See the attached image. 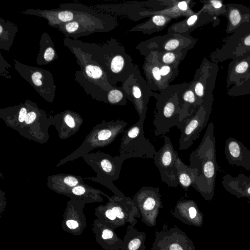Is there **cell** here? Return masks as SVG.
<instances>
[{
  "instance_id": "1",
  "label": "cell",
  "mask_w": 250,
  "mask_h": 250,
  "mask_svg": "<svg viewBox=\"0 0 250 250\" xmlns=\"http://www.w3.org/2000/svg\"><path fill=\"white\" fill-rule=\"evenodd\" d=\"M63 40L89 54L105 72L109 83L113 86L119 82L123 83L133 71L134 64L131 57L113 37L100 44L85 42L67 37Z\"/></svg>"
},
{
  "instance_id": "2",
  "label": "cell",
  "mask_w": 250,
  "mask_h": 250,
  "mask_svg": "<svg viewBox=\"0 0 250 250\" xmlns=\"http://www.w3.org/2000/svg\"><path fill=\"white\" fill-rule=\"evenodd\" d=\"M24 14L43 18L53 27L61 23L75 21L93 28L98 32H107L116 25L115 18L101 13L92 7L80 3L61 4L55 9H28Z\"/></svg>"
},
{
  "instance_id": "3",
  "label": "cell",
  "mask_w": 250,
  "mask_h": 250,
  "mask_svg": "<svg viewBox=\"0 0 250 250\" xmlns=\"http://www.w3.org/2000/svg\"><path fill=\"white\" fill-rule=\"evenodd\" d=\"M214 129V124L209 123L199 145L190 155L188 166L196 168L198 172L197 181L192 187L207 200H211L214 196L218 169Z\"/></svg>"
},
{
  "instance_id": "4",
  "label": "cell",
  "mask_w": 250,
  "mask_h": 250,
  "mask_svg": "<svg viewBox=\"0 0 250 250\" xmlns=\"http://www.w3.org/2000/svg\"><path fill=\"white\" fill-rule=\"evenodd\" d=\"M63 44L74 55L81 69L75 72V81L88 94L107 102V93L113 86L109 83L102 68L79 48L64 40Z\"/></svg>"
},
{
  "instance_id": "5",
  "label": "cell",
  "mask_w": 250,
  "mask_h": 250,
  "mask_svg": "<svg viewBox=\"0 0 250 250\" xmlns=\"http://www.w3.org/2000/svg\"><path fill=\"white\" fill-rule=\"evenodd\" d=\"M182 85L183 83L169 85L155 97L157 100L156 110L153 124L156 136L164 137L174 126L180 130L183 128L184 124L180 121Z\"/></svg>"
},
{
  "instance_id": "6",
  "label": "cell",
  "mask_w": 250,
  "mask_h": 250,
  "mask_svg": "<svg viewBox=\"0 0 250 250\" xmlns=\"http://www.w3.org/2000/svg\"><path fill=\"white\" fill-rule=\"evenodd\" d=\"M144 123L138 120L124 131L119 156L124 160L130 158H154L157 151L144 136Z\"/></svg>"
},
{
  "instance_id": "7",
  "label": "cell",
  "mask_w": 250,
  "mask_h": 250,
  "mask_svg": "<svg viewBox=\"0 0 250 250\" xmlns=\"http://www.w3.org/2000/svg\"><path fill=\"white\" fill-rule=\"evenodd\" d=\"M197 40L190 35L167 32L166 35L141 42L136 48L142 55L146 56L152 51L158 53L188 51L194 46Z\"/></svg>"
},
{
  "instance_id": "8",
  "label": "cell",
  "mask_w": 250,
  "mask_h": 250,
  "mask_svg": "<svg viewBox=\"0 0 250 250\" xmlns=\"http://www.w3.org/2000/svg\"><path fill=\"white\" fill-rule=\"evenodd\" d=\"M121 86L127 99L133 104L139 115V121L144 122L149 99L152 96L155 97L157 93L149 88L137 65L134 64L132 74Z\"/></svg>"
},
{
  "instance_id": "9",
  "label": "cell",
  "mask_w": 250,
  "mask_h": 250,
  "mask_svg": "<svg viewBox=\"0 0 250 250\" xmlns=\"http://www.w3.org/2000/svg\"><path fill=\"white\" fill-rule=\"evenodd\" d=\"M213 98L204 102L197 110L184 120L179 139V149L190 147L207 125L212 111Z\"/></svg>"
},
{
  "instance_id": "10",
  "label": "cell",
  "mask_w": 250,
  "mask_h": 250,
  "mask_svg": "<svg viewBox=\"0 0 250 250\" xmlns=\"http://www.w3.org/2000/svg\"><path fill=\"white\" fill-rule=\"evenodd\" d=\"M14 62L16 70L39 95L46 100H53L56 87L52 74L49 71L26 65L16 59H14Z\"/></svg>"
},
{
  "instance_id": "11",
  "label": "cell",
  "mask_w": 250,
  "mask_h": 250,
  "mask_svg": "<svg viewBox=\"0 0 250 250\" xmlns=\"http://www.w3.org/2000/svg\"><path fill=\"white\" fill-rule=\"evenodd\" d=\"M250 51V21L237 29L211 55L212 62L233 59Z\"/></svg>"
},
{
  "instance_id": "12",
  "label": "cell",
  "mask_w": 250,
  "mask_h": 250,
  "mask_svg": "<svg viewBox=\"0 0 250 250\" xmlns=\"http://www.w3.org/2000/svg\"><path fill=\"white\" fill-rule=\"evenodd\" d=\"M218 70L216 63L204 58L196 70L193 79L189 82L200 104L213 98L212 91Z\"/></svg>"
},
{
  "instance_id": "13",
  "label": "cell",
  "mask_w": 250,
  "mask_h": 250,
  "mask_svg": "<svg viewBox=\"0 0 250 250\" xmlns=\"http://www.w3.org/2000/svg\"><path fill=\"white\" fill-rule=\"evenodd\" d=\"M164 145L157 151L153 159L163 182L168 186L176 188L179 185L176 162L178 156L170 138L164 136Z\"/></svg>"
},
{
  "instance_id": "14",
  "label": "cell",
  "mask_w": 250,
  "mask_h": 250,
  "mask_svg": "<svg viewBox=\"0 0 250 250\" xmlns=\"http://www.w3.org/2000/svg\"><path fill=\"white\" fill-rule=\"evenodd\" d=\"M225 154L229 164L250 171V150L243 143L231 137L225 142Z\"/></svg>"
},
{
  "instance_id": "15",
  "label": "cell",
  "mask_w": 250,
  "mask_h": 250,
  "mask_svg": "<svg viewBox=\"0 0 250 250\" xmlns=\"http://www.w3.org/2000/svg\"><path fill=\"white\" fill-rule=\"evenodd\" d=\"M146 81L152 91L160 92L167 87L164 83L160 73V62L154 51L145 57L143 65Z\"/></svg>"
},
{
  "instance_id": "16",
  "label": "cell",
  "mask_w": 250,
  "mask_h": 250,
  "mask_svg": "<svg viewBox=\"0 0 250 250\" xmlns=\"http://www.w3.org/2000/svg\"><path fill=\"white\" fill-rule=\"evenodd\" d=\"M213 21H215L213 17L202 8L187 19L172 24L167 31L190 35L191 32L198 28Z\"/></svg>"
},
{
  "instance_id": "17",
  "label": "cell",
  "mask_w": 250,
  "mask_h": 250,
  "mask_svg": "<svg viewBox=\"0 0 250 250\" xmlns=\"http://www.w3.org/2000/svg\"><path fill=\"white\" fill-rule=\"evenodd\" d=\"M222 184L225 190L236 197L250 200V177L243 173L233 177L226 173L222 178Z\"/></svg>"
},
{
  "instance_id": "18",
  "label": "cell",
  "mask_w": 250,
  "mask_h": 250,
  "mask_svg": "<svg viewBox=\"0 0 250 250\" xmlns=\"http://www.w3.org/2000/svg\"><path fill=\"white\" fill-rule=\"evenodd\" d=\"M250 71V51L233 59L229 64L227 79V87L241 83Z\"/></svg>"
},
{
  "instance_id": "19",
  "label": "cell",
  "mask_w": 250,
  "mask_h": 250,
  "mask_svg": "<svg viewBox=\"0 0 250 250\" xmlns=\"http://www.w3.org/2000/svg\"><path fill=\"white\" fill-rule=\"evenodd\" d=\"M227 34L233 33L242 25L250 21V9L240 4H226Z\"/></svg>"
},
{
  "instance_id": "20",
  "label": "cell",
  "mask_w": 250,
  "mask_h": 250,
  "mask_svg": "<svg viewBox=\"0 0 250 250\" xmlns=\"http://www.w3.org/2000/svg\"><path fill=\"white\" fill-rule=\"evenodd\" d=\"M180 121L184 125L183 120L195 112L201 105L198 102L189 83H183L180 92Z\"/></svg>"
},
{
  "instance_id": "21",
  "label": "cell",
  "mask_w": 250,
  "mask_h": 250,
  "mask_svg": "<svg viewBox=\"0 0 250 250\" xmlns=\"http://www.w3.org/2000/svg\"><path fill=\"white\" fill-rule=\"evenodd\" d=\"M36 62L38 65H46L58 59V56L51 37L46 32L42 34Z\"/></svg>"
},
{
  "instance_id": "22",
  "label": "cell",
  "mask_w": 250,
  "mask_h": 250,
  "mask_svg": "<svg viewBox=\"0 0 250 250\" xmlns=\"http://www.w3.org/2000/svg\"><path fill=\"white\" fill-rule=\"evenodd\" d=\"M172 19L169 16L162 14L153 15L149 20L136 25L130 31H139L150 35L164 29Z\"/></svg>"
},
{
  "instance_id": "23",
  "label": "cell",
  "mask_w": 250,
  "mask_h": 250,
  "mask_svg": "<svg viewBox=\"0 0 250 250\" xmlns=\"http://www.w3.org/2000/svg\"><path fill=\"white\" fill-rule=\"evenodd\" d=\"M176 167L179 185L185 190H188L189 187H192L196 183L198 177V170L186 165L179 156L176 162Z\"/></svg>"
},
{
  "instance_id": "24",
  "label": "cell",
  "mask_w": 250,
  "mask_h": 250,
  "mask_svg": "<svg viewBox=\"0 0 250 250\" xmlns=\"http://www.w3.org/2000/svg\"><path fill=\"white\" fill-rule=\"evenodd\" d=\"M19 31L16 24L0 18V48L9 51Z\"/></svg>"
},
{
  "instance_id": "25",
  "label": "cell",
  "mask_w": 250,
  "mask_h": 250,
  "mask_svg": "<svg viewBox=\"0 0 250 250\" xmlns=\"http://www.w3.org/2000/svg\"><path fill=\"white\" fill-rule=\"evenodd\" d=\"M155 52L157 54L158 60L160 63L179 67L180 62L185 59L188 51L184 50L164 53Z\"/></svg>"
},
{
  "instance_id": "26",
  "label": "cell",
  "mask_w": 250,
  "mask_h": 250,
  "mask_svg": "<svg viewBox=\"0 0 250 250\" xmlns=\"http://www.w3.org/2000/svg\"><path fill=\"white\" fill-rule=\"evenodd\" d=\"M201 2L204 4L203 10L213 17L215 21L219 16L224 15L226 17V4H224L223 1L211 0H203Z\"/></svg>"
},
{
  "instance_id": "27",
  "label": "cell",
  "mask_w": 250,
  "mask_h": 250,
  "mask_svg": "<svg viewBox=\"0 0 250 250\" xmlns=\"http://www.w3.org/2000/svg\"><path fill=\"white\" fill-rule=\"evenodd\" d=\"M127 100L122 86H113L107 95V102L112 104L125 106L127 104Z\"/></svg>"
},
{
  "instance_id": "28",
  "label": "cell",
  "mask_w": 250,
  "mask_h": 250,
  "mask_svg": "<svg viewBox=\"0 0 250 250\" xmlns=\"http://www.w3.org/2000/svg\"><path fill=\"white\" fill-rule=\"evenodd\" d=\"M179 67L160 63V73L162 80L167 87L173 81L179 74Z\"/></svg>"
},
{
  "instance_id": "29",
  "label": "cell",
  "mask_w": 250,
  "mask_h": 250,
  "mask_svg": "<svg viewBox=\"0 0 250 250\" xmlns=\"http://www.w3.org/2000/svg\"><path fill=\"white\" fill-rule=\"evenodd\" d=\"M232 96H242L250 94V71L245 78L239 84L232 86L228 92Z\"/></svg>"
},
{
  "instance_id": "30",
  "label": "cell",
  "mask_w": 250,
  "mask_h": 250,
  "mask_svg": "<svg viewBox=\"0 0 250 250\" xmlns=\"http://www.w3.org/2000/svg\"><path fill=\"white\" fill-rule=\"evenodd\" d=\"M141 245L140 240L138 239H134L131 240L128 245V249L129 250H137Z\"/></svg>"
},
{
  "instance_id": "31",
  "label": "cell",
  "mask_w": 250,
  "mask_h": 250,
  "mask_svg": "<svg viewBox=\"0 0 250 250\" xmlns=\"http://www.w3.org/2000/svg\"><path fill=\"white\" fill-rule=\"evenodd\" d=\"M64 182L69 186L74 187L78 184V180L73 177L68 176L64 179Z\"/></svg>"
},
{
  "instance_id": "32",
  "label": "cell",
  "mask_w": 250,
  "mask_h": 250,
  "mask_svg": "<svg viewBox=\"0 0 250 250\" xmlns=\"http://www.w3.org/2000/svg\"><path fill=\"white\" fill-rule=\"evenodd\" d=\"M36 118V113L34 111H30L27 113L24 121L26 124H29L32 123L35 120Z\"/></svg>"
},
{
  "instance_id": "33",
  "label": "cell",
  "mask_w": 250,
  "mask_h": 250,
  "mask_svg": "<svg viewBox=\"0 0 250 250\" xmlns=\"http://www.w3.org/2000/svg\"><path fill=\"white\" fill-rule=\"evenodd\" d=\"M27 114V109L25 107H21L19 111V120L20 122H22L25 120Z\"/></svg>"
},
{
  "instance_id": "34",
  "label": "cell",
  "mask_w": 250,
  "mask_h": 250,
  "mask_svg": "<svg viewBox=\"0 0 250 250\" xmlns=\"http://www.w3.org/2000/svg\"><path fill=\"white\" fill-rule=\"evenodd\" d=\"M64 121L66 124L70 127H74L75 122L73 117L70 115H66L64 117Z\"/></svg>"
},
{
  "instance_id": "35",
  "label": "cell",
  "mask_w": 250,
  "mask_h": 250,
  "mask_svg": "<svg viewBox=\"0 0 250 250\" xmlns=\"http://www.w3.org/2000/svg\"><path fill=\"white\" fill-rule=\"evenodd\" d=\"M72 192L75 195H80L84 193L85 189L83 187L77 186L73 188Z\"/></svg>"
},
{
  "instance_id": "36",
  "label": "cell",
  "mask_w": 250,
  "mask_h": 250,
  "mask_svg": "<svg viewBox=\"0 0 250 250\" xmlns=\"http://www.w3.org/2000/svg\"><path fill=\"white\" fill-rule=\"evenodd\" d=\"M66 224L70 229H75L79 226L78 223L74 220H68L66 222Z\"/></svg>"
},
{
  "instance_id": "37",
  "label": "cell",
  "mask_w": 250,
  "mask_h": 250,
  "mask_svg": "<svg viewBox=\"0 0 250 250\" xmlns=\"http://www.w3.org/2000/svg\"><path fill=\"white\" fill-rule=\"evenodd\" d=\"M113 235V232L109 229H106L103 231L102 237L104 239H110L112 237Z\"/></svg>"
},
{
  "instance_id": "38",
  "label": "cell",
  "mask_w": 250,
  "mask_h": 250,
  "mask_svg": "<svg viewBox=\"0 0 250 250\" xmlns=\"http://www.w3.org/2000/svg\"><path fill=\"white\" fill-rule=\"evenodd\" d=\"M105 215L110 220H114L116 218V216L112 211L111 209H108L105 211Z\"/></svg>"
},
{
  "instance_id": "39",
  "label": "cell",
  "mask_w": 250,
  "mask_h": 250,
  "mask_svg": "<svg viewBox=\"0 0 250 250\" xmlns=\"http://www.w3.org/2000/svg\"><path fill=\"white\" fill-rule=\"evenodd\" d=\"M169 250H183V249L179 245L174 243L170 245Z\"/></svg>"
},
{
  "instance_id": "40",
  "label": "cell",
  "mask_w": 250,
  "mask_h": 250,
  "mask_svg": "<svg viewBox=\"0 0 250 250\" xmlns=\"http://www.w3.org/2000/svg\"><path fill=\"white\" fill-rule=\"evenodd\" d=\"M248 202L250 203V200H248Z\"/></svg>"
}]
</instances>
